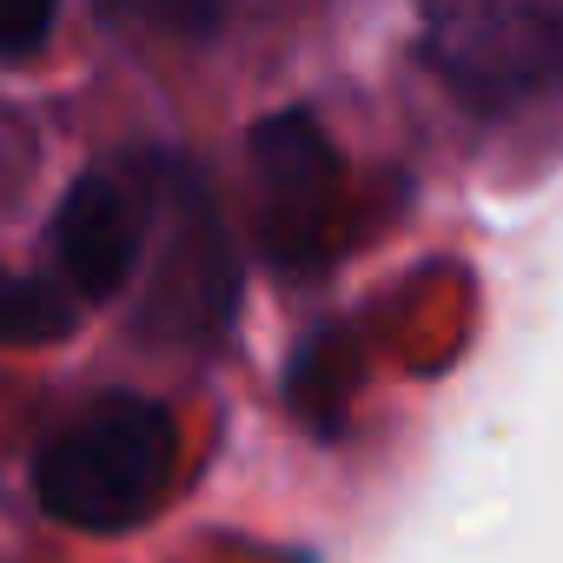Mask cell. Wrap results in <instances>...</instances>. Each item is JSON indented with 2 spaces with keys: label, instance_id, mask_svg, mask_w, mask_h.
Here are the masks:
<instances>
[{
  "label": "cell",
  "instance_id": "obj_5",
  "mask_svg": "<svg viewBox=\"0 0 563 563\" xmlns=\"http://www.w3.org/2000/svg\"><path fill=\"white\" fill-rule=\"evenodd\" d=\"M166 219H173V258H166V278H159V312L173 332L186 339H212L225 332L232 319V299H239V272H232V252H225V232L212 219V199L199 186V173L186 159H166Z\"/></svg>",
  "mask_w": 563,
  "mask_h": 563
},
{
  "label": "cell",
  "instance_id": "obj_8",
  "mask_svg": "<svg viewBox=\"0 0 563 563\" xmlns=\"http://www.w3.org/2000/svg\"><path fill=\"white\" fill-rule=\"evenodd\" d=\"M60 0H0V67H21L54 41Z\"/></svg>",
  "mask_w": 563,
  "mask_h": 563
},
{
  "label": "cell",
  "instance_id": "obj_7",
  "mask_svg": "<svg viewBox=\"0 0 563 563\" xmlns=\"http://www.w3.org/2000/svg\"><path fill=\"white\" fill-rule=\"evenodd\" d=\"M113 27H146L166 41H212L232 14V0H100Z\"/></svg>",
  "mask_w": 563,
  "mask_h": 563
},
{
  "label": "cell",
  "instance_id": "obj_1",
  "mask_svg": "<svg viewBox=\"0 0 563 563\" xmlns=\"http://www.w3.org/2000/svg\"><path fill=\"white\" fill-rule=\"evenodd\" d=\"M179 424L159 398L146 391H113L67 418L27 464L34 504L60 530L87 537H120L140 517H153L166 477H173Z\"/></svg>",
  "mask_w": 563,
  "mask_h": 563
},
{
  "label": "cell",
  "instance_id": "obj_6",
  "mask_svg": "<svg viewBox=\"0 0 563 563\" xmlns=\"http://www.w3.org/2000/svg\"><path fill=\"white\" fill-rule=\"evenodd\" d=\"M80 325V299L54 272H8L0 265V345H60Z\"/></svg>",
  "mask_w": 563,
  "mask_h": 563
},
{
  "label": "cell",
  "instance_id": "obj_2",
  "mask_svg": "<svg viewBox=\"0 0 563 563\" xmlns=\"http://www.w3.org/2000/svg\"><path fill=\"white\" fill-rule=\"evenodd\" d=\"M424 67L471 113H517L563 87V0H424Z\"/></svg>",
  "mask_w": 563,
  "mask_h": 563
},
{
  "label": "cell",
  "instance_id": "obj_3",
  "mask_svg": "<svg viewBox=\"0 0 563 563\" xmlns=\"http://www.w3.org/2000/svg\"><path fill=\"white\" fill-rule=\"evenodd\" d=\"M245 173H252V232L258 252L286 272H306L332 252L345 219V166L325 126L306 107L265 113L245 133Z\"/></svg>",
  "mask_w": 563,
  "mask_h": 563
},
{
  "label": "cell",
  "instance_id": "obj_4",
  "mask_svg": "<svg viewBox=\"0 0 563 563\" xmlns=\"http://www.w3.org/2000/svg\"><path fill=\"white\" fill-rule=\"evenodd\" d=\"M159 186H166V159H133V166H87L60 192L47 252H54V278L80 306H107L133 286L146 232L159 219Z\"/></svg>",
  "mask_w": 563,
  "mask_h": 563
}]
</instances>
